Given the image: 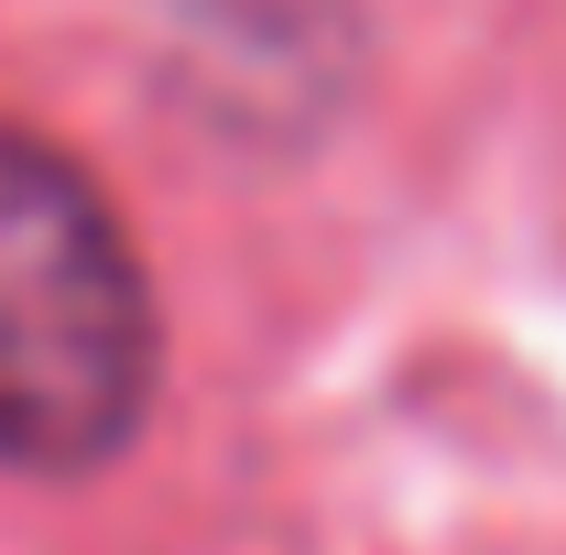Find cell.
<instances>
[{"instance_id": "1", "label": "cell", "mask_w": 566, "mask_h": 555, "mask_svg": "<svg viewBox=\"0 0 566 555\" xmlns=\"http://www.w3.org/2000/svg\"><path fill=\"white\" fill-rule=\"evenodd\" d=\"M153 283L55 142L0 132V469L87 480L153 415Z\"/></svg>"}]
</instances>
